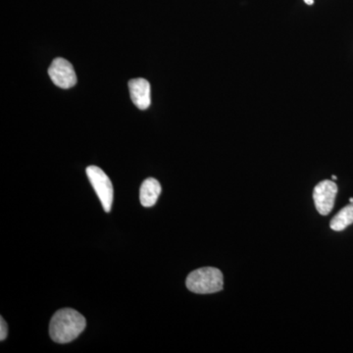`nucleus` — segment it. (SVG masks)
Returning <instances> with one entry per match:
<instances>
[{"label":"nucleus","instance_id":"6","mask_svg":"<svg viewBox=\"0 0 353 353\" xmlns=\"http://www.w3.org/2000/svg\"><path fill=\"white\" fill-rule=\"evenodd\" d=\"M130 94L134 105L141 110H145L152 103L150 83L145 79H132L129 81Z\"/></svg>","mask_w":353,"mask_h":353},{"label":"nucleus","instance_id":"12","mask_svg":"<svg viewBox=\"0 0 353 353\" xmlns=\"http://www.w3.org/2000/svg\"><path fill=\"white\" fill-rule=\"evenodd\" d=\"M350 203H353V197L352 199H350Z\"/></svg>","mask_w":353,"mask_h":353},{"label":"nucleus","instance_id":"3","mask_svg":"<svg viewBox=\"0 0 353 353\" xmlns=\"http://www.w3.org/2000/svg\"><path fill=\"white\" fill-rule=\"evenodd\" d=\"M87 176L103 206L104 211L110 212L114 199L113 185L110 179L97 166H88Z\"/></svg>","mask_w":353,"mask_h":353},{"label":"nucleus","instance_id":"7","mask_svg":"<svg viewBox=\"0 0 353 353\" xmlns=\"http://www.w3.org/2000/svg\"><path fill=\"white\" fill-rule=\"evenodd\" d=\"M161 192V185L157 179H146L141 183V190H139V201H141V205L143 208H152L157 203Z\"/></svg>","mask_w":353,"mask_h":353},{"label":"nucleus","instance_id":"4","mask_svg":"<svg viewBox=\"0 0 353 353\" xmlns=\"http://www.w3.org/2000/svg\"><path fill=\"white\" fill-rule=\"evenodd\" d=\"M48 75L55 85L64 90L73 88L77 83L73 65L64 58L57 57L53 60L48 69Z\"/></svg>","mask_w":353,"mask_h":353},{"label":"nucleus","instance_id":"10","mask_svg":"<svg viewBox=\"0 0 353 353\" xmlns=\"http://www.w3.org/2000/svg\"><path fill=\"white\" fill-rule=\"evenodd\" d=\"M304 2H305L307 6H313V4H314V0H304Z\"/></svg>","mask_w":353,"mask_h":353},{"label":"nucleus","instance_id":"8","mask_svg":"<svg viewBox=\"0 0 353 353\" xmlns=\"http://www.w3.org/2000/svg\"><path fill=\"white\" fill-rule=\"evenodd\" d=\"M352 224H353V203L341 209L340 212L332 219L330 227L334 231L341 232Z\"/></svg>","mask_w":353,"mask_h":353},{"label":"nucleus","instance_id":"9","mask_svg":"<svg viewBox=\"0 0 353 353\" xmlns=\"http://www.w3.org/2000/svg\"><path fill=\"white\" fill-rule=\"evenodd\" d=\"M7 334H8V326L3 317L0 319V341H3L7 338Z\"/></svg>","mask_w":353,"mask_h":353},{"label":"nucleus","instance_id":"11","mask_svg":"<svg viewBox=\"0 0 353 353\" xmlns=\"http://www.w3.org/2000/svg\"><path fill=\"white\" fill-rule=\"evenodd\" d=\"M332 178H333V180H334V181L336 180V176H332Z\"/></svg>","mask_w":353,"mask_h":353},{"label":"nucleus","instance_id":"5","mask_svg":"<svg viewBox=\"0 0 353 353\" xmlns=\"http://www.w3.org/2000/svg\"><path fill=\"white\" fill-rule=\"evenodd\" d=\"M338 194V185L333 181L325 180L318 183L313 192L316 209L323 216L333 210L334 199Z\"/></svg>","mask_w":353,"mask_h":353},{"label":"nucleus","instance_id":"2","mask_svg":"<svg viewBox=\"0 0 353 353\" xmlns=\"http://www.w3.org/2000/svg\"><path fill=\"white\" fill-rule=\"evenodd\" d=\"M185 285L188 289L194 294H214L224 288V277L219 269L214 267H204L192 271L188 276Z\"/></svg>","mask_w":353,"mask_h":353},{"label":"nucleus","instance_id":"1","mask_svg":"<svg viewBox=\"0 0 353 353\" xmlns=\"http://www.w3.org/2000/svg\"><path fill=\"white\" fill-rule=\"evenodd\" d=\"M85 325V318L78 311L72 308L60 309L51 318V340L57 343H71L83 333Z\"/></svg>","mask_w":353,"mask_h":353}]
</instances>
